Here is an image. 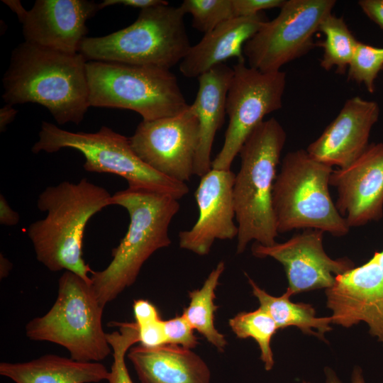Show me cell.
<instances>
[{
    "label": "cell",
    "mask_w": 383,
    "mask_h": 383,
    "mask_svg": "<svg viewBox=\"0 0 383 383\" xmlns=\"http://www.w3.org/2000/svg\"><path fill=\"white\" fill-rule=\"evenodd\" d=\"M87 59L23 42L13 49L3 77L2 97L13 106H45L60 125L80 123L89 106Z\"/></svg>",
    "instance_id": "obj_1"
},
{
    "label": "cell",
    "mask_w": 383,
    "mask_h": 383,
    "mask_svg": "<svg viewBox=\"0 0 383 383\" xmlns=\"http://www.w3.org/2000/svg\"><path fill=\"white\" fill-rule=\"evenodd\" d=\"M111 196L86 178L46 187L37 200L46 216L27 230L37 260L51 272L70 271L91 284L93 270L83 258L84 230L94 214L112 205Z\"/></svg>",
    "instance_id": "obj_2"
},
{
    "label": "cell",
    "mask_w": 383,
    "mask_h": 383,
    "mask_svg": "<svg viewBox=\"0 0 383 383\" xmlns=\"http://www.w3.org/2000/svg\"><path fill=\"white\" fill-rule=\"evenodd\" d=\"M173 196L128 187L111 196V204L123 207L130 223L112 260L103 270L90 274L91 288L102 306L133 284L145 261L157 250L171 244L170 224L180 209Z\"/></svg>",
    "instance_id": "obj_3"
},
{
    "label": "cell",
    "mask_w": 383,
    "mask_h": 383,
    "mask_svg": "<svg viewBox=\"0 0 383 383\" xmlns=\"http://www.w3.org/2000/svg\"><path fill=\"white\" fill-rule=\"evenodd\" d=\"M286 139L282 126L271 118L253 130L239 152L240 166L233 189L237 254L243 253L252 240L264 246L276 243L279 233L272 195Z\"/></svg>",
    "instance_id": "obj_4"
},
{
    "label": "cell",
    "mask_w": 383,
    "mask_h": 383,
    "mask_svg": "<svg viewBox=\"0 0 383 383\" xmlns=\"http://www.w3.org/2000/svg\"><path fill=\"white\" fill-rule=\"evenodd\" d=\"M333 171V167L314 159L306 150L284 155L272 195L279 233L296 229H318L335 237L348 233L350 228L330 194Z\"/></svg>",
    "instance_id": "obj_5"
},
{
    "label": "cell",
    "mask_w": 383,
    "mask_h": 383,
    "mask_svg": "<svg viewBox=\"0 0 383 383\" xmlns=\"http://www.w3.org/2000/svg\"><path fill=\"white\" fill-rule=\"evenodd\" d=\"M179 6L140 10L128 26L101 37H87L79 53L87 60L151 66L166 70L179 64L191 45Z\"/></svg>",
    "instance_id": "obj_6"
},
{
    "label": "cell",
    "mask_w": 383,
    "mask_h": 383,
    "mask_svg": "<svg viewBox=\"0 0 383 383\" xmlns=\"http://www.w3.org/2000/svg\"><path fill=\"white\" fill-rule=\"evenodd\" d=\"M104 309L90 283L65 271L54 304L45 315L26 324V335L32 340L64 347L74 360L99 362L112 351L102 327Z\"/></svg>",
    "instance_id": "obj_7"
},
{
    "label": "cell",
    "mask_w": 383,
    "mask_h": 383,
    "mask_svg": "<svg viewBox=\"0 0 383 383\" xmlns=\"http://www.w3.org/2000/svg\"><path fill=\"white\" fill-rule=\"evenodd\" d=\"M87 73L90 106L131 110L143 121L174 116L189 106L170 70L89 61Z\"/></svg>",
    "instance_id": "obj_8"
},
{
    "label": "cell",
    "mask_w": 383,
    "mask_h": 383,
    "mask_svg": "<svg viewBox=\"0 0 383 383\" xmlns=\"http://www.w3.org/2000/svg\"><path fill=\"white\" fill-rule=\"evenodd\" d=\"M34 153H52L72 148L85 158L84 169L90 172L109 173L124 178L130 187L166 193L180 199L189 192L186 183L169 178L142 161L133 151L129 138L103 126L96 133L70 132L43 121Z\"/></svg>",
    "instance_id": "obj_9"
},
{
    "label": "cell",
    "mask_w": 383,
    "mask_h": 383,
    "mask_svg": "<svg viewBox=\"0 0 383 383\" xmlns=\"http://www.w3.org/2000/svg\"><path fill=\"white\" fill-rule=\"evenodd\" d=\"M335 0H287L277 16L267 20L245 44L250 67L263 72L281 70L315 46L314 34L335 4Z\"/></svg>",
    "instance_id": "obj_10"
},
{
    "label": "cell",
    "mask_w": 383,
    "mask_h": 383,
    "mask_svg": "<svg viewBox=\"0 0 383 383\" xmlns=\"http://www.w3.org/2000/svg\"><path fill=\"white\" fill-rule=\"evenodd\" d=\"M226 99L228 124L223 146L211 163L216 170H231L249 135L267 114L280 109L286 74L279 70L263 72L238 62Z\"/></svg>",
    "instance_id": "obj_11"
},
{
    "label": "cell",
    "mask_w": 383,
    "mask_h": 383,
    "mask_svg": "<svg viewBox=\"0 0 383 383\" xmlns=\"http://www.w3.org/2000/svg\"><path fill=\"white\" fill-rule=\"evenodd\" d=\"M129 140L139 158L159 173L184 183L194 174L199 125L189 106L174 116L143 120Z\"/></svg>",
    "instance_id": "obj_12"
},
{
    "label": "cell",
    "mask_w": 383,
    "mask_h": 383,
    "mask_svg": "<svg viewBox=\"0 0 383 383\" xmlns=\"http://www.w3.org/2000/svg\"><path fill=\"white\" fill-rule=\"evenodd\" d=\"M325 294L332 323L348 328L365 323L383 346V250L338 275Z\"/></svg>",
    "instance_id": "obj_13"
},
{
    "label": "cell",
    "mask_w": 383,
    "mask_h": 383,
    "mask_svg": "<svg viewBox=\"0 0 383 383\" xmlns=\"http://www.w3.org/2000/svg\"><path fill=\"white\" fill-rule=\"evenodd\" d=\"M324 232L304 229L283 243L264 246L255 243L252 253L257 257H270L280 262L285 271L288 290L292 295L329 289L338 275L355 267L348 257L333 259L324 250Z\"/></svg>",
    "instance_id": "obj_14"
},
{
    "label": "cell",
    "mask_w": 383,
    "mask_h": 383,
    "mask_svg": "<svg viewBox=\"0 0 383 383\" xmlns=\"http://www.w3.org/2000/svg\"><path fill=\"white\" fill-rule=\"evenodd\" d=\"M330 186L337 190L335 204L350 228L383 216V143H371L343 168L333 170Z\"/></svg>",
    "instance_id": "obj_15"
},
{
    "label": "cell",
    "mask_w": 383,
    "mask_h": 383,
    "mask_svg": "<svg viewBox=\"0 0 383 383\" xmlns=\"http://www.w3.org/2000/svg\"><path fill=\"white\" fill-rule=\"evenodd\" d=\"M235 176L231 170L211 168L201 177L194 194L199 217L189 230L179 233L181 248L206 255L216 240L237 238L233 194Z\"/></svg>",
    "instance_id": "obj_16"
},
{
    "label": "cell",
    "mask_w": 383,
    "mask_h": 383,
    "mask_svg": "<svg viewBox=\"0 0 383 383\" xmlns=\"http://www.w3.org/2000/svg\"><path fill=\"white\" fill-rule=\"evenodd\" d=\"M100 3L87 0H37L21 23L25 41L69 54L79 52L87 38L86 22Z\"/></svg>",
    "instance_id": "obj_17"
},
{
    "label": "cell",
    "mask_w": 383,
    "mask_h": 383,
    "mask_svg": "<svg viewBox=\"0 0 383 383\" xmlns=\"http://www.w3.org/2000/svg\"><path fill=\"white\" fill-rule=\"evenodd\" d=\"M379 113V106L374 101L360 96L348 99L306 151L314 159L331 167H347L370 145V133Z\"/></svg>",
    "instance_id": "obj_18"
},
{
    "label": "cell",
    "mask_w": 383,
    "mask_h": 383,
    "mask_svg": "<svg viewBox=\"0 0 383 383\" xmlns=\"http://www.w3.org/2000/svg\"><path fill=\"white\" fill-rule=\"evenodd\" d=\"M267 20L262 15L235 17L205 33L191 46L179 63L181 73L188 78H198L213 67L235 57L245 61L243 48Z\"/></svg>",
    "instance_id": "obj_19"
},
{
    "label": "cell",
    "mask_w": 383,
    "mask_h": 383,
    "mask_svg": "<svg viewBox=\"0 0 383 383\" xmlns=\"http://www.w3.org/2000/svg\"><path fill=\"white\" fill-rule=\"evenodd\" d=\"M127 357L140 383H210L204 360L189 349L165 343L157 347H131Z\"/></svg>",
    "instance_id": "obj_20"
},
{
    "label": "cell",
    "mask_w": 383,
    "mask_h": 383,
    "mask_svg": "<svg viewBox=\"0 0 383 383\" xmlns=\"http://www.w3.org/2000/svg\"><path fill=\"white\" fill-rule=\"evenodd\" d=\"M233 75V69L223 63L197 78L199 89L189 109L199 121V140L194 174L201 177L211 170L212 146L226 114V99Z\"/></svg>",
    "instance_id": "obj_21"
},
{
    "label": "cell",
    "mask_w": 383,
    "mask_h": 383,
    "mask_svg": "<svg viewBox=\"0 0 383 383\" xmlns=\"http://www.w3.org/2000/svg\"><path fill=\"white\" fill-rule=\"evenodd\" d=\"M110 371L96 362H79L53 354L23 362L0 363V374L15 383H97Z\"/></svg>",
    "instance_id": "obj_22"
},
{
    "label": "cell",
    "mask_w": 383,
    "mask_h": 383,
    "mask_svg": "<svg viewBox=\"0 0 383 383\" xmlns=\"http://www.w3.org/2000/svg\"><path fill=\"white\" fill-rule=\"evenodd\" d=\"M248 279L260 307L273 318L279 330L295 326L304 334L314 335L328 343L324 335L332 330L331 316L317 317L311 304L292 302L290 300L292 295L288 290L280 296H274L260 288L248 276Z\"/></svg>",
    "instance_id": "obj_23"
},
{
    "label": "cell",
    "mask_w": 383,
    "mask_h": 383,
    "mask_svg": "<svg viewBox=\"0 0 383 383\" xmlns=\"http://www.w3.org/2000/svg\"><path fill=\"white\" fill-rule=\"evenodd\" d=\"M224 270V262H219L210 272L202 287L189 292V304L182 313L194 330H196L221 352L224 351L227 341L214 325L215 312L218 308L214 300L215 291Z\"/></svg>",
    "instance_id": "obj_24"
},
{
    "label": "cell",
    "mask_w": 383,
    "mask_h": 383,
    "mask_svg": "<svg viewBox=\"0 0 383 383\" xmlns=\"http://www.w3.org/2000/svg\"><path fill=\"white\" fill-rule=\"evenodd\" d=\"M318 31L325 35L321 67L326 71L335 67L338 74H344L348 70L358 40L343 18L332 13L322 21Z\"/></svg>",
    "instance_id": "obj_25"
},
{
    "label": "cell",
    "mask_w": 383,
    "mask_h": 383,
    "mask_svg": "<svg viewBox=\"0 0 383 383\" xmlns=\"http://www.w3.org/2000/svg\"><path fill=\"white\" fill-rule=\"evenodd\" d=\"M229 326L238 338H252L257 342L265 370H272L274 360L271 340L279 329L269 313L260 307L252 311H241L229 320Z\"/></svg>",
    "instance_id": "obj_26"
},
{
    "label": "cell",
    "mask_w": 383,
    "mask_h": 383,
    "mask_svg": "<svg viewBox=\"0 0 383 383\" xmlns=\"http://www.w3.org/2000/svg\"><path fill=\"white\" fill-rule=\"evenodd\" d=\"M109 325L118 326L119 331L106 333L113 359L108 383H133L126 367V355L140 341L138 326L135 322H109Z\"/></svg>",
    "instance_id": "obj_27"
},
{
    "label": "cell",
    "mask_w": 383,
    "mask_h": 383,
    "mask_svg": "<svg viewBox=\"0 0 383 383\" xmlns=\"http://www.w3.org/2000/svg\"><path fill=\"white\" fill-rule=\"evenodd\" d=\"M192 16V26L204 34L235 18L233 0H184L180 5Z\"/></svg>",
    "instance_id": "obj_28"
},
{
    "label": "cell",
    "mask_w": 383,
    "mask_h": 383,
    "mask_svg": "<svg viewBox=\"0 0 383 383\" xmlns=\"http://www.w3.org/2000/svg\"><path fill=\"white\" fill-rule=\"evenodd\" d=\"M383 69V48L374 47L358 41L348 68L350 80L363 84L372 94L375 81Z\"/></svg>",
    "instance_id": "obj_29"
},
{
    "label": "cell",
    "mask_w": 383,
    "mask_h": 383,
    "mask_svg": "<svg viewBox=\"0 0 383 383\" xmlns=\"http://www.w3.org/2000/svg\"><path fill=\"white\" fill-rule=\"evenodd\" d=\"M135 319L138 328L140 345L152 348L166 343L164 321L157 309L138 315Z\"/></svg>",
    "instance_id": "obj_30"
},
{
    "label": "cell",
    "mask_w": 383,
    "mask_h": 383,
    "mask_svg": "<svg viewBox=\"0 0 383 383\" xmlns=\"http://www.w3.org/2000/svg\"><path fill=\"white\" fill-rule=\"evenodd\" d=\"M166 343L180 345L192 350L198 345L194 328L182 314L164 321Z\"/></svg>",
    "instance_id": "obj_31"
},
{
    "label": "cell",
    "mask_w": 383,
    "mask_h": 383,
    "mask_svg": "<svg viewBox=\"0 0 383 383\" xmlns=\"http://www.w3.org/2000/svg\"><path fill=\"white\" fill-rule=\"evenodd\" d=\"M286 0H233L235 17L260 14L263 10L281 8Z\"/></svg>",
    "instance_id": "obj_32"
},
{
    "label": "cell",
    "mask_w": 383,
    "mask_h": 383,
    "mask_svg": "<svg viewBox=\"0 0 383 383\" xmlns=\"http://www.w3.org/2000/svg\"><path fill=\"white\" fill-rule=\"evenodd\" d=\"M358 5L370 20L383 29V0H360Z\"/></svg>",
    "instance_id": "obj_33"
},
{
    "label": "cell",
    "mask_w": 383,
    "mask_h": 383,
    "mask_svg": "<svg viewBox=\"0 0 383 383\" xmlns=\"http://www.w3.org/2000/svg\"><path fill=\"white\" fill-rule=\"evenodd\" d=\"M121 4L126 6L138 8L140 10L153 6L169 4L164 0H104L100 3L101 9L109 6Z\"/></svg>",
    "instance_id": "obj_34"
},
{
    "label": "cell",
    "mask_w": 383,
    "mask_h": 383,
    "mask_svg": "<svg viewBox=\"0 0 383 383\" xmlns=\"http://www.w3.org/2000/svg\"><path fill=\"white\" fill-rule=\"evenodd\" d=\"M323 372L325 374V383H343L336 372L331 367H325ZM350 383H367L363 370L358 365H355L352 370Z\"/></svg>",
    "instance_id": "obj_35"
},
{
    "label": "cell",
    "mask_w": 383,
    "mask_h": 383,
    "mask_svg": "<svg viewBox=\"0 0 383 383\" xmlns=\"http://www.w3.org/2000/svg\"><path fill=\"white\" fill-rule=\"evenodd\" d=\"M20 221L19 214L9 204L5 197L0 195V223L1 225L16 226Z\"/></svg>",
    "instance_id": "obj_36"
},
{
    "label": "cell",
    "mask_w": 383,
    "mask_h": 383,
    "mask_svg": "<svg viewBox=\"0 0 383 383\" xmlns=\"http://www.w3.org/2000/svg\"><path fill=\"white\" fill-rule=\"evenodd\" d=\"M17 111L13 106L6 104L0 110V130L4 131L7 126L14 119Z\"/></svg>",
    "instance_id": "obj_37"
},
{
    "label": "cell",
    "mask_w": 383,
    "mask_h": 383,
    "mask_svg": "<svg viewBox=\"0 0 383 383\" xmlns=\"http://www.w3.org/2000/svg\"><path fill=\"white\" fill-rule=\"evenodd\" d=\"M3 2L16 13L20 22L25 16L27 10L24 9L20 1L18 0H4Z\"/></svg>",
    "instance_id": "obj_38"
},
{
    "label": "cell",
    "mask_w": 383,
    "mask_h": 383,
    "mask_svg": "<svg viewBox=\"0 0 383 383\" xmlns=\"http://www.w3.org/2000/svg\"><path fill=\"white\" fill-rule=\"evenodd\" d=\"M12 268V264L2 254L0 255V277L1 279L8 276Z\"/></svg>",
    "instance_id": "obj_39"
},
{
    "label": "cell",
    "mask_w": 383,
    "mask_h": 383,
    "mask_svg": "<svg viewBox=\"0 0 383 383\" xmlns=\"http://www.w3.org/2000/svg\"><path fill=\"white\" fill-rule=\"evenodd\" d=\"M301 383H311V382L309 381H302Z\"/></svg>",
    "instance_id": "obj_40"
}]
</instances>
